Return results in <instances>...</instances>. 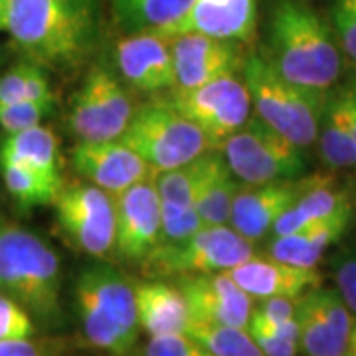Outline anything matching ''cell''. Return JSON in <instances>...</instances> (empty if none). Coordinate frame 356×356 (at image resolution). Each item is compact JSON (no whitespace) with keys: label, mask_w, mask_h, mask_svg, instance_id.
I'll return each mask as SVG.
<instances>
[{"label":"cell","mask_w":356,"mask_h":356,"mask_svg":"<svg viewBox=\"0 0 356 356\" xmlns=\"http://www.w3.org/2000/svg\"><path fill=\"white\" fill-rule=\"evenodd\" d=\"M36 337V321L13 297L0 293V341H22Z\"/></svg>","instance_id":"34"},{"label":"cell","mask_w":356,"mask_h":356,"mask_svg":"<svg viewBox=\"0 0 356 356\" xmlns=\"http://www.w3.org/2000/svg\"><path fill=\"white\" fill-rule=\"evenodd\" d=\"M267 60L301 88L329 91L343 72L341 48L332 30L313 8L297 0H277L269 13Z\"/></svg>","instance_id":"2"},{"label":"cell","mask_w":356,"mask_h":356,"mask_svg":"<svg viewBox=\"0 0 356 356\" xmlns=\"http://www.w3.org/2000/svg\"><path fill=\"white\" fill-rule=\"evenodd\" d=\"M186 332L200 341L214 356H264L248 327L188 321Z\"/></svg>","instance_id":"29"},{"label":"cell","mask_w":356,"mask_h":356,"mask_svg":"<svg viewBox=\"0 0 356 356\" xmlns=\"http://www.w3.org/2000/svg\"><path fill=\"white\" fill-rule=\"evenodd\" d=\"M339 93V99H341V105H343L344 117L348 121V127H350V133L355 137L356 143V83L348 86V88H343L337 91Z\"/></svg>","instance_id":"41"},{"label":"cell","mask_w":356,"mask_h":356,"mask_svg":"<svg viewBox=\"0 0 356 356\" xmlns=\"http://www.w3.org/2000/svg\"><path fill=\"white\" fill-rule=\"evenodd\" d=\"M0 159H13L36 168L50 178L62 180L60 145L51 129L44 125L24 129L18 133H6L0 143Z\"/></svg>","instance_id":"24"},{"label":"cell","mask_w":356,"mask_h":356,"mask_svg":"<svg viewBox=\"0 0 356 356\" xmlns=\"http://www.w3.org/2000/svg\"><path fill=\"white\" fill-rule=\"evenodd\" d=\"M177 285L186 299L191 321L248 327L254 299L229 277L228 271L180 275Z\"/></svg>","instance_id":"14"},{"label":"cell","mask_w":356,"mask_h":356,"mask_svg":"<svg viewBox=\"0 0 356 356\" xmlns=\"http://www.w3.org/2000/svg\"><path fill=\"white\" fill-rule=\"evenodd\" d=\"M0 177L14 202L20 208L54 204L64 182L38 172L36 168L13 159H0Z\"/></svg>","instance_id":"27"},{"label":"cell","mask_w":356,"mask_h":356,"mask_svg":"<svg viewBox=\"0 0 356 356\" xmlns=\"http://www.w3.org/2000/svg\"><path fill=\"white\" fill-rule=\"evenodd\" d=\"M81 332L107 356H127L139 339L135 281L109 264L81 269L74 287Z\"/></svg>","instance_id":"4"},{"label":"cell","mask_w":356,"mask_h":356,"mask_svg":"<svg viewBox=\"0 0 356 356\" xmlns=\"http://www.w3.org/2000/svg\"><path fill=\"white\" fill-rule=\"evenodd\" d=\"M350 216H353V206L346 192L334 188L327 178H307L303 192L275 220L271 234L289 236L299 229H305L315 222Z\"/></svg>","instance_id":"20"},{"label":"cell","mask_w":356,"mask_h":356,"mask_svg":"<svg viewBox=\"0 0 356 356\" xmlns=\"http://www.w3.org/2000/svg\"><path fill=\"white\" fill-rule=\"evenodd\" d=\"M6 32L22 60L74 72L99 44L97 0H8Z\"/></svg>","instance_id":"1"},{"label":"cell","mask_w":356,"mask_h":356,"mask_svg":"<svg viewBox=\"0 0 356 356\" xmlns=\"http://www.w3.org/2000/svg\"><path fill=\"white\" fill-rule=\"evenodd\" d=\"M166 102L200 129L216 151L254 111L248 86L238 76L218 77L192 89H172Z\"/></svg>","instance_id":"10"},{"label":"cell","mask_w":356,"mask_h":356,"mask_svg":"<svg viewBox=\"0 0 356 356\" xmlns=\"http://www.w3.org/2000/svg\"><path fill=\"white\" fill-rule=\"evenodd\" d=\"M121 140L149 165L153 177L212 151L202 131L166 99L135 107Z\"/></svg>","instance_id":"6"},{"label":"cell","mask_w":356,"mask_h":356,"mask_svg":"<svg viewBox=\"0 0 356 356\" xmlns=\"http://www.w3.org/2000/svg\"><path fill=\"white\" fill-rule=\"evenodd\" d=\"M24 99H54L48 70L22 60L0 77V103Z\"/></svg>","instance_id":"31"},{"label":"cell","mask_w":356,"mask_h":356,"mask_svg":"<svg viewBox=\"0 0 356 356\" xmlns=\"http://www.w3.org/2000/svg\"><path fill=\"white\" fill-rule=\"evenodd\" d=\"M62 343L50 339L0 341V356H60Z\"/></svg>","instance_id":"37"},{"label":"cell","mask_w":356,"mask_h":356,"mask_svg":"<svg viewBox=\"0 0 356 356\" xmlns=\"http://www.w3.org/2000/svg\"><path fill=\"white\" fill-rule=\"evenodd\" d=\"M6 13H8V8L4 4H0V32H6Z\"/></svg>","instance_id":"43"},{"label":"cell","mask_w":356,"mask_h":356,"mask_svg":"<svg viewBox=\"0 0 356 356\" xmlns=\"http://www.w3.org/2000/svg\"><path fill=\"white\" fill-rule=\"evenodd\" d=\"M305 182L307 178H289L259 186H240L232 206L229 226L250 242L264 240L273 228L275 220L299 198V194L305 188Z\"/></svg>","instance_id":"18"},{"label":"cell","mask_w":356,"mask_h":356,"mask_svg":"<svg viewBox=\"0 0 356 356\" xmlns=\"http://www.w3.org/2000/svg\"><path fill=\"white\" fill-rule=\"evenodd\" d=\"M257 26V0H192L177 22L156 34L170 38L177 34H204L212 38L250 44Z\"/></svg>","instance_id":"16"},{"label":"cell","mask_w":356,"mask_h":356,"mask_svg":"<svg viewBox=\"0 0 356 356\" xmlns=\"http://www.w3.org/2000/svg\"><path fill=\"white\" fill-rule=\"evenodd\" d=\"M242 76L255 115L299 149L317 143L321 111L329 91H313L291 83L266 56L248 54Z\"/></svg>","instance_id":"5"},{"label":"cell","mask_w":356,"mask_h":356,"mask_svg":"<svg viewBox=\"0 0 356 356\" xmlns=\"http://www.w3.org/2000/svg\"><path fill=\"white\" fill-rule=\"evenodd\" d=\"M133 113L123 79L105 64H95L74 95L67 125L77 140H117L127 131Z\"/></svg>","instance_id":"9"},{"label":"cell","mask_w":356,"mask_h":356,"mask_svg":"<svg viewBox=\"0 0 356 356\" xmlns=\"http://www.w3.org/2000/svg\"><path fill=\"white\" fill-rule=\"evenodd\" d=\"M206 156L208 153L194 159L188 165L154 175V186L161 198V206H168V208L194 206V198L206 170Z\"/></svg>","instance_id":"30"},{"label":"cell","mask_w":356,"mask_h":356,"mask_svg":"<svg viewBox=\"0 0 356 356\" xmlns=\"http://www.w3.org/2000/svg\"><path fill=\"white\" fill-rule=\"evenodd\" d=\"M54 99L0 103V129L4 133H18L24 129L42 125L44 119H48L54 111Z\"/></svg>","instance_id":"32"},{"label":"cell","mask_w":356,"mask_h":356,"mask_svg":"<svg viewBox=\"0 0 356 356\" xmlns=\"http://www.w3.org/2000/svg\"><path fill=\"white\" fill-rule=\"evenodd\" d=\"M115 198V254L140 264L154 250L161 236V198L154 177L133 184Z\"/></svg>","instance_id":"12"},{"label":"cell","mask_w":356,"mask_h":356,"mask_svg":"<svg viewBox=\"0 0 356 356\" xmlns=\"http://www.w3.org/2000/svg\"><path fill=\"white\" fill-rule=\"evenodd\" d=\"M238 191V178L232 175L222 153L216 149L208 151L206 170L194 198V208L204 226H229L232 206Z\"/></svg>","instance_id":"23"},{"label":"cell","mask_w":356,"mask_h":356,"mask_svg":"<svg viewBox=\"0 0 356 356\" xmlns=\"http://www.w3.org/2000/svg\"><path fill=\"white\" fill-rule=\"evenodd\" d=\"M348 224L350 218H334L315 222L289 236H273L267 248L269 257L297 267H317L325 252L343 238Z\"/></svg>","instance_id":"22"},{"label":"cell","mask_w":356,"mask_h":356,"mask_svg":"<svg viewBox=\"0 0 356 356\" xmlns=\"http://www.w3.org/2000/svg\"><path fill=\"white\" fill-rule=\"evenodd\" d=\"M343 356H356V321L353 323L350 337H348V344H346V350H344Z\"/></svg>","instance_id":"42"},{"label":"cell","mask_w":356,"mask_h":356,"mask_svg":"<svg viewBox=\"0 0 356 356\" xmlns=\"http://www.w3.org/2000/svg\"><path fill=\"white\" fill-rule=\"evenodd\" d=\"M218 151L232 175L250 186L297 178L305 170L301 149L257 115H252L243 127L229 135Z\"/></svg>","instance_id":"7"},{"label":"cell","mask_w":356,"mask_h":356,"mask_svg":"<svg viewBox=\"0 0 356 356\" xmlns=\"http://www.w3.org/2000/svg\"><path fill=\"white\" fill-rule=\"evenodd\" d=\"M254 255V242L232 226H204L175 245H156L140 266L149 277L216 273L240 266Z\"/></svg>","instance_id":"8"},{"label":"cell","mask_w":356,"mask_h":356,"mask_svg":"<svg viewBox=\"0 0 356 356\" xmlns=\"http://www.w3.org/2000/svg\"><path fill=\"white\" fill-rule=\"evenodd\" d=\"M0 4H4V6L8 8V0H0Z\"/></svg>","instance_id":"44"},{"label":"cell","mask_w":356,"mask_h":356,"mask_svg":"<svg viewBox=\"0 0 356 356\" xmlns=\"http://www.w3.org/2000/svg\"><path fill=\"white\" fill-rule=\"evenodd\" d=\"M166 40L170 44L175 65L172 89H192L218 77L238 76L245 62L242 44L238 42L204 34H177Z\"/></svg>","instance_id":"13"},{"label":"cell","mask_w":356,"mask_h":356,"mask_svg":"<svg viewBox=\"0 0 356 356\" xmlns=\"http://www.w3.org/2000/svg\"><path fill=\"white\" fill-rule=\"evenodd\" d=\"M228 273L254 301L267 297L299 299L323 281L317 267H297L255 254L240 266L228 269Z\"/></svg>","instance_id":"19"},{"label":"cell","mask_w":356,"mask_h":356,"mask_svg":"<svg viewBox=\"0 0 356 356\" xmlns=\"http://www.w3.org/2000/svg\"><path fill=\"white\" fill-rule=\"evenodd\" d=\"M143 356H214L200 341L188 332H175L165 337H151Z\"/></svg>","instance_id":"36"},{"label":"cell","mask_w":356,"mask_h":356,"mask_svg":"<svg viewBox=\"0 0 356 356\" xmlns=\"http://www.w3.org/2000/svg\"><path fill=\"white\" fill-rule=\"evenodd\" d=\"M0 293L13 297L42 327H58L64 315L60 255L38 234L2 224Z\"/></svg>","instance_id":"3"},{"label":"cell","mask_w":356,"mask_h":356,"mask_svg":"<svg viewBox=\"0 0 356 356\" xmlns=\"http://www.w3.org/2000/svg\"><path fill=\"white\" fill-rule=\"evenodd\" d=\"M58 226L81 254L103 259L115 250V198L91 182L62 186L54 200Z\"/></svg>","instance_id":"11"},{"label":"cell","mask_w":356,"mask_h":356,"mask_svg":"<svg viewBox=\"0 0 356 356\" xmlns=\"http://www.w3.org/2000/svg\"><path fill=\"white\" fill-rule=\"evenodd\" d=\"M318 153L323 163L332 170L356 166V143L344 117L339 93H327V102L318 121Z\"/></svg>","instance_id":"25"},{"label":"cell","mask_w":356,"mask_h":356,"mask_svg":"<svg viewBox=\"0 0 356 356\" xmlns=\"http://www.w3.org/2000/svg\"><path fill=\"white\" fill-rule=\"evenodd\" d=\"M332 36L344 56L356 64V0H337L331 13Z\"/></svg>","instance_id":"35"},{"label":"cell","mask_w":356,"mask_h":356,"mask_svg":"<svg viewBox=\"0 0 356 356\" xmlns=\"http://www.w3.org/2000/svg\"><path fill=\"white\" fill-rule=\"evenodd\" d=\"M135 303L139 327L149 337L186 332L188 305L178 285L166 281H135Z\"/></svg>","instance_id":"21"},{"label":"cell","mask_w":356,"mask_h":356,"mask_svg":"<svg viewBox=\"0 0 356 356\" xmlns=\"http://www.w3.org/2000/svg\"><path fill=\"white\" fill-rule=\"evenodd\" d=\"M117 24L127 34L159 32L177 22L192 0H109Z\"/></svg>","instance_id":"26"},{"label":"cell","mask_w":356,"mask_h":356,"mask_svg":"<svg viewBox=\"0 0 356 356\" xmlns=\"http://www.w3.org/2000/svg\"><path fill=\"white\" fill-rule=\"evenodd\" d=\"M297 321L301 331V348L307 356H343L346 341L334 331L315 301L313 289L297 299Z\"/></svg>","instance_id":"28"},{"label":"cell","mask_w":356,"mask_h":356,"mask_svg":"<svg viewBox=\"0 0 356 356\" xmlns=\"http://www.w3.org/2000/svg\"><path fill=\"white\" fill-rule=\"evenodd\" d=\"M337 291L341 293L343 301L350 309V313L356 315V254L343 259V264L337 267Z\"/></svg>","instance_id":"39"},{"label":"cell","mask_w":356,"mask_h":356,"mask_svg":"<svg viewBox=\"0 0 356 356\" xmlns=\"http://www.w3.org/2000/svg\"><path fill=\"white\" fill-rule=\"evenodd\" d=\"M72 163L88 182L113 196L153 177L149 165L121 139L77 140Z\"/></svg>","instance_id":"15"},{"label":"cell","mask_w":356,"mask_h":356,"mask_svg":"<svg viewBox=\"0 0 356 356\" xmlns=\"http://www.w3.org/2000/svg\"><path fill=\"white\" fill-rule=\"evenodd\" d=\"M115 64L123 83L140 93H163L175 88L170 44L156 32H137L119 40Z\"/></svg>","instance_id":"17"},{"label":"cell","mask_w":356,"mask_h":356,"mask_svg":"<svg viewBox=\"0 0 356 356\" xmlns=\"http://www.w3.org/2000/svg\"><path fill=\"white\" fill-rule=\"evenodd\" d=\"M248 331L254 337L255 344L259 346L264 356H297L299 348H301V344L295 343V341L280 339V337H273L269 332L250 329V327H248Z\"/></svg>","instance_id":"40"},{"label":"cell","mask_w":356,"mask_h":356,"mask_svg":"<svg viewBox=\"0 0 356 356\" xmlns=\"http://www.w3.org/2000/svg\"><path fill=\"white\" fill-rule=\"evenodd\" d=\"M252 315L267 323H287L297 318V299L291 297H267L254 305Z\"/></svg>","instance_id":"38"},{"label":"cell","mask_w":356,"mask_h":356,"mask_svg":"<svg viewBox=\"0 0 356 356\" xmlns=\"http://www.w3.org/2000/svg\"><path fill=\"white\" fill-rule=\"evenodd\" d=\"M161 214H163V222H161V236H159L156 245H175V243L184 242L198 229L204 228L202 220L194 206L191 208L161 206Z\"/></svg>","instance_id":"33"}]
</instances>
